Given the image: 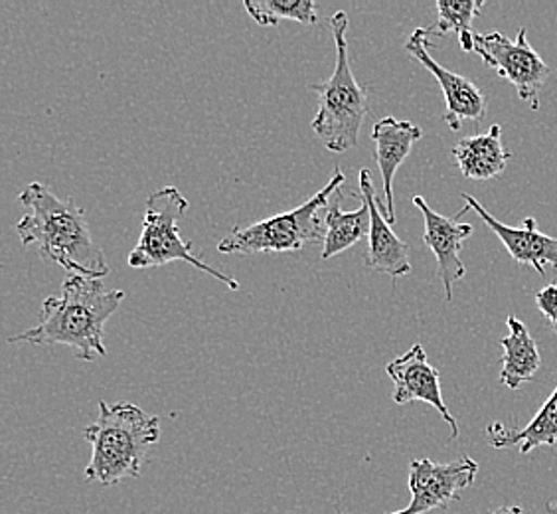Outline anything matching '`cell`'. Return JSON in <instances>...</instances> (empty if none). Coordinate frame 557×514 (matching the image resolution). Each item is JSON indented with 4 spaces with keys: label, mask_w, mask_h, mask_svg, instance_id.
Wrapping results in <instances>:
<instances>
[{
    "label": "cell",
    "mask_w": 557,
    "mask_h": 514,
    "mask_svg": "<svg viewBox=\"0 0 557 514\" xmlns=\"http://www.w3.org/2000/svg\"><path fill=\"white\" fill-rule=\"evenodd\" d=\"M346 176L336 167L329 184L307 203L283 215L259 220L247 228H234L218 244L222 254H289L300 252L307 244L324 242L326 225L319 218L322 208H329V198L343 186Z\"/></svg>",
    "instance_id": "obj_5"
},
{
    "label": "cell",
    "mask_w": 557,
    "mask_h": 514,
    "mask_svg": "<svg viewBox=\"0 0 557 514\" xmlns=\"http://www.w3.org/2000/svg\"><path fill=\"white\" fill-rule=\"evenodd\" d=\"M536 305L557 332V283H549L544 290L537 291Z\"/></svg>",
    "instance_id": "obj_21"
},
{
    "label": "cell",
    "mask_w": 557,
    "mask_h": 514,
    "mask_svg": "<svg viewBox=\"0 0 557 514\" xmlns=\"http://www.w3.org/2000/svg\"><path fill=\"white\" fill-rule=\"evenodd\" d=\"M244 9L258 24L271 28L281 21H295L307 26L319 22V7L312 0H246Z\"/></svg>",
    "instance_id": "obj_20"
},
{
    "label": "cell",
    "mask_w": 557,
    "mask_h": 514,
    "mask_svg": "<svg viewBox=\"0 0 557 514\" xmlns=\"http://www.w3.org/2000/svg\"><path fill=\"white\" fill-rule=\"evenodd\" d=\"M360 196L370 206V236L364 264L392 279L404 278L411 271L409 246L396 236L387 220L386 204L375 196L374 181L368 169L360 171Z\"/></svg>",
    "instance_id": "obj_12"
},
{
    "label": "cell",
    "mask_w": 557,
    "mask_h": 514,
    "mask_svg": "<svg viewBox=\"0 0 557 514\" xmlns=\"http://www.w3.org/2000/svg\"><path fill=\"white\" fill-rule=\"evenodd\" d=\"M84 438L91 445L87 481L115 485L139 477L147 453L161 440V419L129 402L109 406L101 400L97 419L84 429Z\"/></svg>",
    "instance_id": "obj_3"
},
{
    "label": "cell",
    "mask_w": 557,
    "mask_h": 514,
    "mask_svg": "<svg viewBox=\"0 0 557 514\" xmlns=\"http://www.w3.org/2000/svg\"><path fill=\"white\" fill-rule=\"evenodd\" d=\"M453 157L469 181H491L503 174L512 152L504 149L503 127L493 125L486 135H471L459 140Z\"/></svg>",
    "instance_id": "obj_15"
},
{
    "label": "cell",
    "mask_w": 557,
    "mask_h": 514,
    "mask_svg": "<svg viewBox=\"0 0 557 514\" xmlns=\"http://www.w3.org/2000/svg\"><path fill=\"white\" fill-rule=\"evenodd\" d=\"M423 137V131L411 121L396 118L380 119L372 128L375 145V162L380 167L384 198H386L387 220L396 224V203H394V176L397 169L406 162L413 145Z\"/></svg>",
    "instance_id": "obj_14"
},
{
    "label": "cell",
    "mask_w": 557,
    "mask_h": 514,
    "mask_svg": "<svg viewBox=\"0 0 557 514\" xmlns=\"http://www.w3.org/2000/svg\"><path fill=\"white\" fill-rule=\"evenodd\" d=\"M484 0H440L437 24L431 26V33L437 36L445 34H459V44L462 52H472L474 48V33L472 21L483 11Z\"/></svg>",
    "instance_id": "obj_19"
},
{
    "label": "cell",
    "mask_w": 557,
    "mask_h": 514,
    "mask_svg": "<svg viewBox=\"0 0 557 514\" xmlns=\"http://www.w3.org/2000/svg\"><path fill=\"white\" fill-rule=\"evenodd\" d=\"M472 52L483 58L484 65L496 72L498 77L510 82L518 91V97L536 111L540 108V94L546 86L549 68L528 42L524 26L518 30V38L510 40L498 30L474 33Z\"/></svg>",
    "instance_id": "obj_7"
},
{
    "label": "cell",
    "mask_w": 557,
    "mask_h": 514,
    "mask_svg": "<svg viewBox=\"0 0 557 514\" xmlns=\"http://www.w3.org/2000/svg\"><path fill=\"white\" fill-rule=\"evenodd\" d=\"M491 514H524L522 513V509L520 506H500V509H496L494 513Z\"/></svg>",
    "instance_id": "obj_22"
},
{
    "label": "cell",
    "mask_w": 557,
    "mask_h": 514,
    "mask_svg": "<svg viewBox=\"0 0 557 514\" xmlns=\"http://www.w3.org/2000/svg\"><path fill=\"white\" fill-rule=\"evenodd\" d=\"M125 299V291L103 287L101 279L70 276L62 283L60 297H48L42 303L40 322L11 336L9 343H33L38 346L64 344L74 348L82 363H94L106 356L103 329L109 317L117 311Z\"/></svg>",
    "instance_id": "obj_2"
},
{
    "label": "cell",
    "mask_w": 557,
    "mask_h": 514,
    "mask_svg": "<svg viewBox=\"0 0 557 514\" xmlns=\"http://www.w3.org/2000/svg\"><path fill=\"white\" fill-rule=\"evenodd\" d=\"M386 372L394 382V402H425L435 407L441 418L449 424L450 441L459 438V424L450 416L449 407L441 392L440 370L429 365L428 353L421 344H413L408 353L401 354L386 366Z\"/></svg>",
    "instance_id": "obj_10"
},
{
    "label": "cell",
    "mask_w": 557,
    "mask_h": 514,
    "mask_svg": "<svg viewBox=\"0 0 557 514\" xmlns=\"http://www.w3.org/2000/svg\"><path fill=\"white\" fill-rule=\"evenodd\" d=\"M479 473V463L462 455L450 463H433L431 460H413L409 465V491L411 503L392 514H429L447 509L459 499L461 491L471 487Z\"/></svg>",
    "instance_id": "obj_8"
},
{
    "label": "cell",
    "mask_w": 557,
    "mask_h": 514,
    "mask_svg": "<svg viewBox=\"0 0 557 514\" xmlns=\"http://www.w3.org/2000/svg\"><path fill=\"white\" fill-rule=\"evenodd\" d=\"M18 203L28 208L16 224L22 246H36L44 261H54L72 271V276L103 279L109 264L103 249L89 230L84 210L74 198L62 200L48 186L30 183Z\"/></svg>",
    "instance_id": "obj_1"
},
{
    "label": "cell",
    "mask_w": 557,
    "mask_h": 514,
    "mask_svg": "<svg viewBox=\"0 0 557 514\" xmlns=\"http://www.w3.org/2000/svg\"><path fill=\"white\" fill-rule=\"evenodd\" d=\"M462 200L483 218L484 224L488 225L503 242L516 264L536 269L537 276L542 278L546 276V266H554L557 269V237L537 232L534 218H525L522 228H512L496 220L491 212H486L483 204L472 198L471 194H462Z\"/></svg>",
    "instance_id": "obj_13"
},
{
    "label": "cell",
    "mask_w": 557,
    "mask_h": 514,
    "mask_svg": "<svg viewBox=\"0 0 557 514\" xmlns=\"http://www.w3.org/2000/svg\"><path fill=\"white\" fill-rule=\"evenodd\" d=\"M413 204L425 220L423 242L437 259V276L445 287V301H453L455 283L461 281L467 273L461 259L462 244L472 234V225L459 222V218L467 215L471 206L467 204L459 215L447 218L431 210V206L421 196H413Z\"/></svg>",
    "instance_id": "obj_11"
},
{
    "label": "cell",
    "mask_w": 557,
    "mask_h": 514,
    "mask_svg": "<svg viewBox=\"0 0 557 514\" xmlns=\"http://www.w3.org/2000/svg\"><path fill=\"white\" fill-rule=\"evenodd\" d=\"M326 237L322 242V259L343 254L346 249L356 246L362 237L370 236V206L362 198V204L354 212H343L341 200L329 204L326 216Z\"/></svg>",
    "instance_id": "obj_18"
},
{
    "label": "cell",
    "mask_w": 557,
    "mask_h": 514,
    "mask_svg": "<svg viewBox=\"0 0 557 514\" xmlns=\"http://www.w3.org/2000/svg\"><path fill=\"white\" fill-rule=\"evenodd\" d=\"M431 34H433L431 28H418L409 36L406 50L437 79L441 91L445 96V106H447L445 118H443L447 127L450 131H459L462 121H483L486 118V108H488L483 89L476 84H472L469 77L455 74L433 60V56L429 54V46H431L429 36Z\"/></svg>",
    "instance_id": "obj_9"
},
{
    "label": "cell",
    "mask_w": 557,
    "mask_h": 514,
    "mask_svg": "<svg viewBox=\"0 0 557 514\" xmlns=\"http://www.w3.org/2000/svg\"><path fill=\"white\" fill-rule=\"evenodd\" d=\"M486 433L494 450L518 448L525 455L542 445L554 448L557 443V384L546 404L540 407V412L525 428L508 429L503 424H491Z\"/></svg>",
    "instance_id": "obj_17"
},
{
    "label": "cell",
    "mask_w": 557,
    "mask_h": 514,
    "mask_svg": "<svg viewBox=\"0 0 557 514\" xmlns=\"http://www.w3.org/2000/svg\"><path fill=\"white\" fill-rule=\"evenodd\" d=\"M188 200L176 186H164L154 191L147 198V210L143 220L137 246L129 254V266L133 269L161 268L171 261H186L196 269L224 283L227 290L239 291V281L225 276L218 269L210 268L202 259L193 254V242L181 236V220L188 210Z\"/></svg>",
    "instance_id": "obj_6"
},
{
    "label": "cell",
    "mask_w": 557,
    "mask_h": 514,
    "mask_svg": "<svg viewBox=\"0 0 557 514\" xmlns=\"http://www.w3.org/2000/svg\"><path fill=\"white\" fill-rule=\"evenodd\" d=\"M348 14L338 11L331 19L336 65L326 82L312 84L311 89L319 96V111L312 119L311 127L322 145L333 152H346L358 145L360 128L368 115V94L356 82V75L348 58Z\"/></svg>",
    "instance_id": "obj_4"
},
{
    "label": "cell",
    "mask_w": 557,
    "mask_h": 514,
    "mask_svg": "<svg viewBox=\"0 0 557 514\" xmlns=\"http://www.w3.org/2000/svg\"><path fill=\"white\" fill-rule=\"evenodd\" d=\"M506 327H508V334L500 341V346L504 348L500 382L508 390H518L520 386L530 382L536 376L542 366V356H540L536 341L532 339L528 327L518 317L510 315L506 319Z\"/></svg>",
    "instance_id": "obj_16"
}]
</instances>
